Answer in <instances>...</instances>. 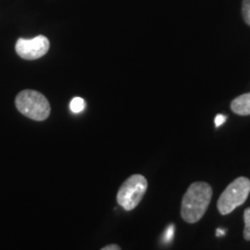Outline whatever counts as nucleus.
Returning a JSON list of instances; mask_svg holds the SVG:
<instances>
[{
  "label": "nucleus",
  "mask_w": 250,
  "mask_h": 250,
  "mask_svg": "<svg viewBox=\"0 0 250 250\" xmlns=\"http://www.w3.org/2000/svg\"><path fill=\"white\" fill-rule=\"evenodd\" d=\"M147 180L143 175H132L122 184L117 192V203L125 211H132L142 202L147 190Z\"/></svg>",
  "instance_id": "4"
},
{
  "label": "nucleus",
  "mask_w": 250,
  "mask_h": 250,
  "mask_svg": "<svg viewBox=\"0 0 250 250\" xmlns=\"http://www.w3.org/2000/svg\"><path fill=\"white\" fill-rule=\"evenodd\" d=\"M101 250H122L120 248V246L117 245H109V246H105L104 248H102Z\"/></svg>",
  "instance_id": "12"
},
{
  "label": "nucleus",
  "mask_w": 250,
  "mask_h": 250,
  "mask_svg": "<svg viewBox=\"0 0 250 250\" xmlns=\"http://www.w3.org/2000/svg\"><path fill=\"white\" fill-rule=\"evenodd\" d=\"M225 233H226V229H220V228L217 229V236H223L225 235Z\"/></svg>",
  "instance_id": "13"
},
{
  "label": "nucleus",
  "mask_w": 250,
  "mask_h": 250,
  "mask_svg": "<svg viewBox=\"0 0 250 250\" xmlns=\"http://www.w3.org/2000/svg\"><path fill=\"white\" fill-rule=\"evenodd\" d=\"M226 120H227V117H226V116H224V115H218V116L214 118L215 126L219 127V126H220L221 124H224L225 122H226Z\"/></svg>",
  "instance_id": "11"
},
{
  "label": "nucleus",
  "mask_w": 250,
  "mask_h": 250,
  "mask_svg": "<svg viewBox=\"0 0 250 250\" xmlns=\"http://www.w3.org/2000/svg\"><path fill=\"white\" fill-rule=\"evenodd\" d=\"M250 193V180L237 177L221 193L218 201V210L223 215L229 214L247 201Z\"/></svg>",
  "instance_id": "3"
},
{
  "label": "nucleus",
  "mask_w": 250,
  "mask_h": 250,
  "mask_svg": "<svg viewBox=\"0 0 250 250\" xmlns=\"http://www.w3.org/2000/svg\"><path fill=\"white\" fill-rule=\"evenodd\" d=\"M17 109L24 116L34 121H45L50 116L51 107L43 94L36 90H22L15 99Z\"/></svg>",
  "instance_id": "2"
},
{
  "label": "nucleus",
  "mask_w": 250,
  "mask_h": 250,
  "mask_svg": "<svg viewBox=\"0 0 250 250\" xmlns=\"http://www.w3.org/2000/svg\"><path fill=\"white\" fill-rule=\"evenodd\" d=\"M173 235H174V225H169V227L167 228V230H166L165 233L164 242L169 243L171 241V239H173Z\"/></svg>",
  "instance_id": "10"
},
{
  "label": "nucleus",
  "mask_w": 250,
  "mask_h": 250,
  "mask_svg": "<svg viewBox=\"0 0 250 250\" xmlns=\"http://www.w3.org/2000/svg\"><path fill=\"white\" fill-rule=\"evenodd\" d=\"M212 188L205 182H195L188 188L182 199L181 215L188 224H196L203 218L210 205Z\"/></svg>",
  "instance_id": "1"
},
{
  "label": "nucleus",
  "mask_w": 250,
  "mask_h": 250,
  "mask_svg": "<svg viewBox=\"0 0 250 250\" xmlns=\"http://www.w3.org/2000/svg\"><path fill=\"white\" fill-rule=\"evenodd\" d=\"M242 17L245 22L250 26V0H243L242 2Z\"/></svg>",
  "instance_id": "9"
},
{
  "label": "nucleus",
  "mask_w": 250,
  "mask_h": 250,
  "mask_svg": "<svg viewBox=\"0 0 250 250\" xmlns=\"http://www.w3.org/2000/svg\"><path fill=\"white\" fill-rule=\"evenodd\" d=\"M245 218V230H243V236L247 241H250V208H247L243 214Z\"/></svg>",
  "instance_id": "8"
},
{
  "label": "nucleus",
  "mask_w": 250,
  "mask_h": 250,
  "mask_svg": "<svg viewBox=\"0 0 250 250\" xmlns=\"http://www.w3.org/2000/svg\"><path fill=\"white\" fill-rule=\"evenodd\" d=\"M230 109L234 114L240 116H248L250 115V93L242 94L237 96L230 103Z\"/></svg>",
  "instance_id": "6"
},
{
  "label": "nucleus",
  "mask_w": 250,
  "mask_h": 250,
  "mask_svg": "<svg viewBox=\"0 0 250 250\" xmlns=\"http://www.w3.org/2000/svg\"><path fill=\"white\" fill-rule=\"evenodd\" d=\"M50 49V42L45 36L39 35L31 40L19 39L15 44V51L22 59L26 61H35L43 56Z\"/></svg>",
  "instance_id": "5"
},
{
  "label": "nucleus",
  "mask_w": 250,
  "mask_h": 250,
  "mask_svg": "<svg viewBox=\"0 0 250 250\" xmlns=\"http://www.w3.org/2000/svg\"><path fill=\"white\" fill-rule=\"evenodd\" d=\"M85 107H86L85 100L81 99V98L72 99V101L70 103L71 111L74 112V114H79V112L83 111L85 110Z\"/></svg>",
  "instance_id": "7"
}]
</instances>
